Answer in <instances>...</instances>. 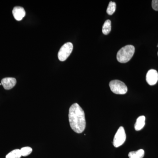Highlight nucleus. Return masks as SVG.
Listing matches in <instances>:
<instances>
[{"label":"nucleus","mask_w":158,"mask_h":158,"mask_svg":"<svg viewBox=\"0 0 158 158\" xmlns=\"http://www.w3.org/2000/svg\"><path fill=\"white\" fill-rule=\"evenodd\" d=\"M73 49V45L70 42L66 43L60 49L58 53V58L61 61H64L67 59L70 56Z\"/></svg>","instance_id":"20e7f679"},{"label":"nucleus","mask_w":158,"mask_h":158,"mask_svg":"<svg viewBox=\"0 0 158 158\" xmlns=\"http://www.w3.org/2000/svg\"><path fill=\"white\" fill-rule=\"evenodd\" d=\"M32 148L30 147H25L22 148L20 149L21 153L22 156H27L31 154L32 152Z\"/></svg>","instance_id":"4468645a"},{"label":"nucleus","mask_w":158,"mask_h":158,"mask_svg":"<svg viewBox=\"0 0 158 158\" xmlns=\"http://www.w3.org/2000/svg\"><path fill=\"white\" fill-rule=\"evenodd\" d=\"M152 5L154 10L158 11V0H153Z\"/></svg>","instance_id":"2eb2a0df"},{"label":"nucleus","mask_w":158,"mask_h":158,"mask_svg":"<svg viewBox=\"0 0 158 158\" xmlns=\"http://www.w3.org/2000/svg\"><path fill=\"white\" fill-rule=\"evenodd\" d=\"M111 30V22L110 20H107L105 21L102 27L103 34L105 35H108L110 34Z\"/></svg>","instance_id":"9b49d317"},{"label":"nucleus","mask_w":158,"mask_h":158,"mask_svg":"<svg viewBox=\"0 0 158 158\" xmlns=\"http://www.w3.org/2000/svg\"><path fill=\"white\" fill-rule=\"evenodd\" d=\"M2 85L6 90H10L16 84V79L12 77H7L3 79L1 81Z\"/></svg>","instance_id":"6e6552de"},{"label":"nucleus","mask_w":158,"mask_h":158,"mask_svg":"<svg viewBox=\"0 0 158 158\" xmlns=\"http://www.w3.org/2000/svg\"><path fill=\"white\" fill-rule=\"evenodd\" d=\"M12 14L14 18L16 20L20 21L25 17L26 12L24 9L20 6H16L14 7L12 11Z\"/></svg>","instance_id":"0eeeda50"},{"label":"nucleus","mask_w":158,"mask_h":158,"mask_svg":"<svg viewBox=\"0 0 158 158\" xmlns=\"http://www.w3.org/2000/svg\"><path fill=\"white\" fill-rule=\"evenodd\" d=\"M22 154L20 150L16 149L9 152L6 156V158H20Z\"/></svg>","instance_id":"f8f14e48"},{"label":"nucleus","mask_w":158,"mask_h":158,"mask_svg":"<svg viewBox=\"0 0 158 158\" xmlns=\"http://www.w3.org/2000/svg\"><path fill=\"white\" fill-rule=\"evenodd\" d=\"M111 91L117 94H124L127 92V87L123 82L119 80H113L109 84Z\"/></svg>","instance_id":"7ed1b4c3"},{"label":"nucleus","mask_w":158,"mask_h":158,"mask_svg":"<svg viewBox=\"0 0 158 158\" xmlns=\"http://www.w3.org/2000/svg\"><path fill=\"white\" fill-rule=\"evenodd\" d=\"M69 119L70 127L74 131L81 134L85 131L86 127L85 112L77 103L73 104L69 108Z\"/></svg>","instance_id":"f257e3e1"},{"label":"nucleus","mask_w":158,"mask_h":158,"mask_svg":"<svg viewBox=\"0 0 158 158\" xmlns=\"http://www.w3.org/2000/svg\"><path fill=\"white\" fill-rule=\"evenodd\" d=\"M135 48L132 45H127L122 48L117 52V60L120 63H125L131 60L134 56Z\"/></svg>","instance_id":"f03ea898"},{"label":"nucleus","mask_w":158,"mask_h":158,"mask_svg":"<svg viewBox=\"0 0 158 158\" xmlns=\"http://www.w3.org/2000/svg\"><path fill=\"white\" fill-rule=\"evenodd\" d=\"M126 139V135L124 128L120 127L116 132L113 139V144L114 147L118 148L123 144Z\"/></svg>","instance_id":"39448f33"},{"label":"nucleus","mask_w":158,"mask_h":158,"mask_svg":"<svg viewBox=\"0 0 158 158\" xmlns=\"http://www.w3.org/2000/svg\"><path fill=\"white\" fill-rule=\"evenodd\" d=\"M157 47H158V45H157Z\"/></svg>","instance_id":"dca6fc26"},{"label":"nucleus","mask_w":158,"mask_h":158,"mask_svg":"<svg viewBox=\"0 0 158 158\" xmlns=\"http://www.w3.org/2000/svg\"><path fill=\"white\" fill-rule=\"evenodd\" d=\"M146 80L148 85L152 86L155 85L158 81V73L155 69H151L148 72Z\"/></svg>","instance_id":"423d86ee"},{"label":"nucleus","mask_w":158,"mask_h":158,"mask_svg":"<svg viewBox=\"0 0 158 158\" xmlns=\"http://www.w3.org/2000/svg\"><path fill=\"white\" fill-rule=\"evenodd\" d=\"M116 4L115 2H110L107 9V13L109 15H112L116 10Z\"/></svg>","instance_id":"ddd939ff"},{"label":"nucleus","mask_w":158,"mask_h":158,"mask_svg":"<svg viewBox=\"0 0 158 158\" xmlns=\"http://www.w3.org/2000/svg\"><path fill=\"white\" fill-rule=\"evenodd\" d=\"M145 117L144 116H139L136 120L135 125V130L137 131H140L145 125Z\"/></svg>","instance_id":"1a4fd4ad"},{"label":"nucleus","mask_w":158,"mask_h":158,"mask_svg":"<svg viewBox=\"0 0 158 158\" xmlns=\"http://www.w3.org/2000/svg\"><path fill=\"white\" fill-rule=\"evenodd\" d=\"M144 155V150L141 149L137 151L131 152L128 154L129 158H143Z\"/></svg>","instance_id":"9d476101"}]
</instances>
